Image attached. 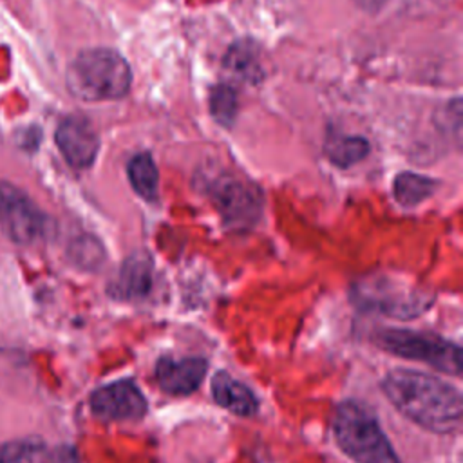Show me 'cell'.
Returning <instances> with one entry per match:
<instances>
[{
  "mask_svg": "<svg viewBox=\"0 0 463 463\" xmlns=\"http://www.w3.org/2000/svg\"><path fill=\"white\" fill-rule=\"evenodd\" d=\"M382 389L402 414L423 429L450 432L461 423V392L436 376L396 369L383 378Z\"/></svg>",
  "mask_w": 463,
  "mask_h": 463,
  "instance_id": "1",
  "label": "cell"
},
{
  "mask_svg": "<svg viewBox=\"0 0 463 463\" xmlns=\"http://www.w3.org/2000/svg\"><path fill=\"white\" fill-rule=\"evenodd\" d=\"M130 83L132 72L127 60L107 47L81 51L67 71L69 90L87 101L123 98Z\"/></svg>",
  "mask_w": 463,
  "mask_h": 463,
  "instance_id": "2",
  "label": "cell"
},
{
  "mask_svg": "<svg viewBox=\"0 0 463 463\" xmlns=\"http://www.w3.org/2000/svg\"><path fill=\"white\" fill-rule=\"evenodd\" d=\"M338 447L356 463H400L376 418L356 402H344L333 414Z\"/></svg>",
  "mask_w": 463,
  "mask_h": 463,
  "instance_id": "3",
  "label": "cell"
},
{
  "mask_svg": "<svg viewBox=\"0 0 463 463\" xmlns=\"http://www.w3.org/2000/svg\"><path fill=\"white\" fill-rule=\"evenodd\" d=\"M374 342L387 353L418 360L436 367L438 371L459 376L461 349L441 336L418 333L409 329H382L374 335Z\"/></svg>",
  "mask_w": 463,
  "mask_h": 463,
  "instance_id": "4",
  "label": "cell"
},
{
  "mask_svg": "<svg viewBox=\"0 0 463 463\" xmlns=\"http://www.w3.org/2000/svg\"><path fill=\"white\" fill-rule=\"evenodd\" d=\"M354 300L365 309L407 320L421 315L432 304V295L391 277L374 275L358 282Z\"/></svg>",
  "mask_w": 463,
  "mask_h": 463,
  "instance_id": "5",
  "label": "cell"
},
{
  "mask_svg": "<svg viewBox=\"0 0 463 463\" xmlns=\"http://www.w3.org/2000/svg\"><path fill=\"white\" fill-rule=\"evenodd\" d=\"M208 194L222 221L233 230L251 228L260 217V194L246 181L235 179L233 175H217L208 184Z\"/></svg>",
  "mask_w": 463,
  "mask_h": 463,
  "instance_id": "6",
  "label": "cell"
},
{
  "mask_svg": "<svg viewBox=\"0 0 463 463\" xmlns=\"http://www.w3.org/2000/svg\"><path fill=\"white\" fill-rule=\"evenodd\" d=\"M0 228L18 244H31L45 230V215L14 184L0 181Z\"/></svg>",
  "mask_w": 463,
  "mask_h": 463,
  "instance_id": "7",
  "label": "cell"
},
{
  "mask_svg": "<svg viewBox=\"0 0 463 463\" xmlns=\"http://www.w3.org/2000/svg\"><path fill=\"white\" fill-rule=\"evenodd\" d=\"M90 411L105 421H134L145 416L146 400L134 382L119 380L92 392Z\"/></svg>",
  "mask_w": 463,
  "mask_h": 463,
  "instance_id": "8",
  "label": "cell"
},
{
  "mask_svg": "<svg viewBox=\"0 0 463 463\" xmlns=\"http://www.w3.org/2000/svg\"><path fill=\"white\" fill-rule=\"evenodd\" d=\"M56 145L67 163L74 168L90 166L99 148L98 134L81 116H69L58 125Z\"/></svg>",
  "mask_w": 463,
  "mask_h": 463,
  "instance_id": "9",
  "label": "cell"
},
{
  "mask_svg": "<svg viewBox=\"0 0 463 463\" xmlns=\"http://www.w3.org/2000/svg\"><path fill=\"white\" fill-rule=\"evenodd\" d=\"M206 373V362L203 358H170L163 356L156 364V378L159 387L175 396L194 392L203 382Z\"/></svg>",
  "mask_w": 463,
  "mask_h": 463,
  "instance_id": "10",
  "label": "cell"
},
{
  "mask_svg": "<svg viewBox=\"0 0 463 463\" xmlns=\"http://www.w3.org/2000/svg\"><path fill=\"white\" fill-rule=\"evenodd\" d=\"M152 288V262L145 253L130 255L112 279L109 293L114 298H143Z\"/></svg>",
  "mask_w": 463,
  "mask_h": 463,
  "instance_id": "11",
  "label": "cell"
},
{
  "mask_svg": "<svg viewBox=\"0 0 463 463\" xmlns=\"http://www.w3.org/2000/svg\"><path fill=\"white\" fill-rule=\"evenodd\" d=\"M222 65L228 76L242 83H259L264 76L260 47L251 40L235 42L228 49Z\"/></svg>",
  "mask_w": 463,
  "mask_h": 463,
  "instance_id": "12",
  "label": "cell"
},
{
  "mask_svg": "<svg viewBox=\"0 0 463 463\" xmlns=\"http://www.w3.org/2000/svg\"><path fill=\"white\" fill-rule=\"evenodd\" d=\"M212 394L213 400L239 416H250L257 411L259 403L255 394L239 380L232 378L228 373H217L212 380Z\"/></svg>",
  "mask_w": 463,
  "mask_h": 463,
  "instance_id": "13",
  "label": "cell"
},
{
  "mask_svg": "<svg viewBox=\"0 0 463 463\" xmlns=\"http://www.w3.org/2000/svg\"><path fill=\"white\" fill-rule=\"evenodd\" d=\"M369 154L367 139L360 136H331L326 141V156L336 166L347 168Z\"/></svg>",
  "mask_w": 463,
  "mask_h": 463,
  "instance_id": "14",
  "label": "cell"
},
{
  "mask_svg": "<svg viewBox=\"0 0 463 463\" xmlns=\"http://www.w3.org/2000/svg\"><path fill=\"white\" fill-rule=\"evenodd\" d=\"M436 181L420 174L402 172L394 179V197L402 206H416L429 199L436 190Z\"/></svg>",
  "mask_w": 463,
  "mask_h": 463,
  "instance_id": "15",
  "label": "cell"
},
{
  "mask_svg": "<svg viewBox=\"0 0 463 463\" xmlns=\"http://www.w3.org/2000/svg\"><path fill=\"white\" fill-rule=\"evenodd\" d=\"M128 181L132 188L146 201H154L157 195V168L150 154H136L127 166Z\"/></svg>",
  "mask_w": 463,
  "mask_h": 463,
  "instance_id": "16",
  "label": "cell"
},
{
  "mask_svg": "<svg viewBox=\"0 0 463 463\" xmlns=\"http://www.w3.org/2000/svg\"><path fill=\"white\" fill-rule=\"evenodd\" d=\"M47 449L40 439L11 441L0 450V463H47Z\"/></svg>",
  "mask_w": 463,
  "mask_h": 463,
  "instance_id": "17",
  "label": "cell"
},
{
  "mask_svg": "<svg viewBox=\"0 0 463 463\" xmlns=\"http://www.w3.org/2000/svg\"><path fill=\"white\" fill-rule=\"evenodd\" d=\"M210 110L217 123L222 127H232L237 114V94L232 85L221 83L212 89Z\"/></svg>",
  "mask_w": 463,
  "mask_h": 463,
  "instance_id": "18",
  "label": "cell"
},
{
  "mask_svg": "<svg viewBox=\"0 0 463 463\" xmlns=\"http://www.w3.org/2000/svg\"><path fill=\"white\" fill-rule=\"evenodd\" d=\"M47 463H78V454L72 447L63 445V447H58L52 454H49Z\"/></svg>",
  "mask_w": 463,
  "mask_h": 463,
  "instance_id": "19",
  "label": "cell"
},
{
  "mask_svg": "<svg viewBox=\"0 0 463 463\" xmlns=\"http://www.w3.org/2000/svg\"><path fill=\"white\" fill-rule=\"evenodd\" d=\"M358 7H362V9H365V11H371V13H374V11H378V9H382L383 5H385V2L387 0H353Z\"/></svg>",
  "mask_w": 463,
  "mask_h": 463,
  "instance_id": "20",
  "label": "cell"
}]
</instances>
